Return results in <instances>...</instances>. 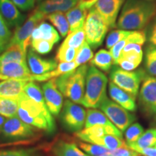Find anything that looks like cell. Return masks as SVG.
Here are the masks:
<instances>
[{
  "label": "cell",
  "instance_id": "cell-1",
  "mask_svg": "<svg viewBox=\"0 0 156 156\" xmlns=\"http://www.w3.org/2000/svg\"><path fill=\"white\" fill-rule=\"evenodd\" d=\"M156 15V4L145 0H126L117 27L121 30H140Z\"/></svg>",
  "mask_w": 156,
  "mask_h": 156
},
{
  "label": "cell",
  "instance_id": "cell-2",
  "mask_svg": "<svg viewBox=\"0 0 156 156\" xmlns=\"http://www.w3.org/2000/svg\"><path fill=\"white\" fill-rule=\"evenodd\" d=\"M17 101V116L23 122L48 134L56 131L55 121L46 106L36 103L27 97L25 93L19 98Z\"/></svg>",
  "mask_w": 156,
  "mask_h": 156
},
{
  "label": "cell",
  "instance_id": "cell-3",
  "mask_svg": "<svg viewBox=\"0 0 156 156\" xmlns=\"http://www.w3.org/2000/svg\"><path fill=\"white\" fill-rule=\"evenodd\" d=\"M88 66H80L77 69L55 78L62 94L73 102L82 104L85 90V82Z\"/></svg>",
  "mask_w": 156,
  "mask_h": 156
},
{
  "label": "cell",
  "instance_id": "cell-4",
  "mask_svg": "<svg viewBox=\"0 0 156 156\" xmlns=\"http://www.w3.org/2000/svg\"><path fill=\"white\" fill-rule=\"evenodd\" d=\"M108 78L94 66L88 67L85 82V95L82 104L87 108H99L107 97Z\"/></svg>",
  "mask_w": 156,
  "mask_h": 156
},
{
  "label": "cell",
  "instance_id": "cell-5",
  "mask_svg": "<svg viewBox=\"0 0 156 156\" xmlns=\"http://www.w3.org/2000/svg\"><path fill=\"white\" fill-rule=\"evenodd\" d=\"M145 75V72L142 69L136 71H125L117 65H114L111 69L110 79L111 82L136 98L140 84Z\"/></svg>",
  "mask_w": 156,
  "mask_h": 156
},
{
  "label": "cell",
  "instance_id": "cell-6",
  "mask_svg": "<svg viewBox=\"0 0 156 156\" xmlns=\"http://www.w3.org/2000/svg\"><path fill=\"white\" fill-rule=\"evenodd\" d=\"M108 29L99 13L94 7H91L84 24L85 40L91 48L95 49L102 45Z\"/></svg>",
  "mask_w": 156,
  "mask_h": 156
},
{
  "label": "cell",
  "instance_id": "cell-7",
  "mask_svg": "<svg viewBox=\"0 0 156 156\" xmlns=\"http://www.w3.org/2000/svg\"><path fill=\"white\" fill-rule=\"evenodd\" d=\"M36 135L34 126L23 122L17 116L6 119L1 132L2 140L5 142L34 139Z\"/></svg>",
  "mask_w": 156,
  "mask_h": 156
},
{
  "label": "cell",
  "instance_id": "cell-8",
  "mask_svg": "<svg viewBox=\"0 0 156 156\" xmlns=\"http://www.w3.org/2000/svg\"><path fill=\"white\" fill-rule=\"evenodd\" d=\"M86 112L83 107L71 101H65L60 114V120L63 127L68 132L80 131L85 126Z\"/></svg>",
  "mask_w": 156,
  "mask_h": 156
},
{
  "label": "cell",
  "instance_id": "cell-9",
  "mask_svg": "<svg viewBox=\"0 0 156 156\" xmlns=\"http://www.w3.org/2000/svg\"><path fill=\"white\" fill-rule=\"evenodd\" d=\"M99 108L122 133L136 120V116L134 114L108 97L104 99Z\"/></svg>",
  "mask_w": 156,
  "mask_h": 156
},
{
  "label": "cell",
  "instance_id": "cell-10",
  "mask_svg": "<svg viewBox=\"0 0 156 156\" xmlns=\"http://www.w3.org/2000/svg\"><path fill=\"white\" fill-rule=\"evenodd\" d=\"M45 18H46V15L36 9L24 24L17 27L13 36L11 37L7 46L17 44L20 46L23 49L28 51V46L30 44L31 35L33 31L38 26L39 23L43 22Z\"/></svg>",
  "mask_w": 156,
  "mask_h": 156
},
{
  "label": "cell",
  "instance_id": "cell-11",
  "mask_svg": "<svg viewBox=\"0 0 156 156\" xmlns=\"http://www.w3.org/2000/svg\"><path fill=\"white\" fill-rule=\"evenodd\" d=\"M141 106L146 114L156 117V77L145 75L139 93Z\"/></svg>",
  "mask_w": 156,
  "mask_h": 156
},
{
  "label": "cell",
  "instance_id": "cell-12",
  "mask_svg": "<svg viewBox=\"0 0 156 156\" xmlns=\"http://www.w3.org/2000/svg\"><path fill=\"white\" fill-rule=\"evenodd\" d=\"M42 90L48 110L54 116H58L63 107V95L58 89L55 78L44 83L42 85Z\"/></svg>",
  "mask_w": 156,
  "mask_h": 156
},
{
  "label": "cell",
  "instance_id": "cell-13",
  "mask_svg": "<svg viewBox=\"0 0 156 156\" xmlns=\"http://www.w3.org/2000/svg\"><path fill=\"white\" fill-rule=\"evenodd\" d=\"M126 0H98L93 7L105 21L108 28H114L121 8Z\"/></svg>",
  "mask_w": 156,
  "mask_h": 156
},
{
  "label": "cell",
  "instance_id": "cell-14",
  "mask_svg": "<svg viewBox=\"0 0 156 156\" xmlns=\"http://www.w3.org/2000/svg\"><path fill=\"white\" fill-rule=\"evenodd\" d=\"M27 62H9L0 64V80H21L30 82L32 77Z\"/></svg>",
  "mask_w": 156,
  "mask_h": 156
},
{
  "label": "cell",
  "instance_id": "cell-15",
  "mask_svg": "<svg viewBox=\"0 0 156 156\" xmlns=\"http://www.w3.org/2000/svg\"><path fill=\"white\" fill-rule=\"evenodd\" d=\"M27 62L30 73L34 75H42L50 73L57 67V62L54 59H46L38 56L31 48L27 55Z\"/></svg>",
  "mask_w": 156,
  "mask_h": 156
},
{
  "label": "cell",
  "instance_id": "cell-16",
  "mask_svg": "<svg viewBox=\"0 0 156 156\" xmlns=\"http://www.w3.org/2000/svg\"><path fill=\"white\" fill-rule=\"evenodd\" d=\"M111 134L122 138V132L116 126H102L95 125L88 128H85L83 130L76 132L75 136L82 141L88 142L90 140L94 138Z\"/></svg>",
  "mask_w": 156,
  "mask_h": 156
},
{
  "label": "cell",
  "instance_id": "cell-17",
  "mask_svg": "<svg viewBox=\"0 0 156 156\" xmlns=\"http://www.w3.org/2000/svg\"><path fill=\"white\" fill-rule=\"evenodd\" d=\"M0 15L7 25L19 27L25 20V16L20 13L11 0H0Z\"/></svg>",
  "mask_w": 156,
  "mask_h": 156
},
{
  "label": "cell",
  "instance_id": "cell-18",
  "mask_svg": "<svg viewBox=\"0 0 156 156\" xmlns=\"http://www.w3.org/2000/svg\"><path fill=\"white\" fill-rule=\"evenodd\" d=\"M108 94L113 101L126 110L129 112H135L136 110L135 98L112 82H110L108 84Z\"/></svg>",
  "mask_w": 156,
  "mask_h": 156
},
{
  "label": "cell",
  "instance_id": "cell-19",
  "mask_svg": "<svg viewBox=\"0 0 156 156\" xmlns=\"http://www.w3.org/2000/svg\"><path fill=\"white\" fill-rule=\"evenodd\" d=\"M28 81L21 80H5L0 82V98L18 100L24 93V88Z\"/></svg>",
  "mask_w": 156,
  "mask_h": 156
},
{
  "label": "cell",
  "instance_id": "cell-20",
  "mask_svg": "<svg viewBox=\"0 0 156 156\" xmlns=\"http://www.w3.org/2000/svg\"><path fill=\"white\" fill-rule=\"evenodd\" d=\"M89 9L78 2L73 8L65 13L69 25V32L84 27Z\"/></svg>",
  "mask_w": 156,
  "mask_h": 156
},
{
  "label": "cell",
  "instance_id": "cell-21",
  "mask_svg": "<svg viewBox=\"0 0 156 156\" xmlns=\"http://www.w3.org/2000/svg\"><path fill=\"white\" fill-rule=\"evenodd\" d=\"M51 152L54 156H90L81 151L74 142L59 140L54 144Z\"/></svg>",
  "mask_w": 156,
  "mask_h": 156
},
{
  "label": "cell",
  "instance_id": "cell-22",
  "mask_svg": "<svg viewBox=\"0 0 156 156\" xmlns=\"http://www.w3.org/2000/svg\"><path fill=\"white\" fill-rule=\"evenodd\" d=\"M40 39L48 41L55 44L59 41L60 36L53 26L47 23L41 22L33 31L30 41Z\"/></svg>",
  "mask_w": 156,
  "mask_h": 156
},
{
  "label": "cell",
  "instance_id": "cell-23",
  "mask_svg": "<svg viewBox=\"0 0 156 156\" xmlns=\"http://www.w3.org/2000/svg\"><path fill=\"white\" fill-rule=\"evenodd\" d=\"M27 51L17 44L7 46L6 49L0 55V64L9 62H27Z\"/></svg>",
  "mask_w": 156,
  "mask_h": 156
},
{
  "label": "cell",
  "instance_id": "cell-24",
  "mask_svg": "<svg viewBox=\"0 0 156 156\" xmlns=\"http://www.w3.org/2000/svg\"><path fill=\"white\" fill-rule=\"evenodd\" d=\"M142 58H143V51L141 45L128 44L123 48L119 60H126L134 64L137 67L142 62Z\"/></svg>",
  "mask_w": 156,
  "mask_h": 156
},
{
  "label": "cell",
  "instance_id": "cell-25",
  "mask_svg": "<svg viewBox=\"0 0 156 156\" xmlns=\"http://www.w3.org/2000/svg\"><path fill=\"white\" fill-rule=\"evenodd\" d=\"M126 144L130 149L136 153L144 148L153 147L156 144V128L148 129L136 141Z\"/></svg>",
  "mask_w": 156,
  "mask_h": 156
},
{
  "label": "cell",
  "instance_id": "cell-26",
  "mask_svg": "<svg viewBox=\"0 0 156 156\" xmlns=\"http://www.w3.org/2000/svg\"><path fill=\"white\" fill-rule=\"evenodd\" d=\"M88 142L102 146L108 151H114L118 148L125 147L127 145V144L122 140V138L111 135V134H106L101 137L94 138V139L90 140Z\"/></svg>",
  "mask_w": 156,
  "mask_h": 156
},
{
  "label": "cell",
  "instance_id": "cell-27",
  "mask_svg": "<svg viewBox=\"0 0 156 156\" xmlns=\"http://www.w3.org/2000/svg\"><path fill=\"white\" fill-rule=\"evenodd\" d=\"M92 66L98 68L101 71L108 73L111 70L113 64V58L110 51L106 49H101L93 56L90 61Z\"/></svg>",
  "mask_w": 156,
  "mask_h": 156
},
{
  "label": "cell",
  "instance_id": "cell-28",
  "mask_svg": "<svg viewBox=\"0 0 156 156\" xmlns=\"http://www.w3.org/2000/svg\"><path fill=\"white\" fill-rule=\"evenodd\" d=\"M95 125L114 126V124L108 119L104 113L96 110L95 108H89L86 112L85 128H88Z\"/></svg>",
  "mask_w": 156,
  "mask_h": 156
},
{
  "label": "cell",
  "instance_id": "cell-29",
  "mask_svg": "<svg viewBox=\"0 0 156 156\" xmlns=\"http://www.w3.org/2000/svg\"><path fill=\"white\" fill-rule=\"evenodd\" d=\"M46 18L57 29L62 37L67 36L69 32V25L64 12H55L48 15L46 16Z\"/></svg>",
  "mask_w": 156,
  "mask_h": 156
},
{
  "label": "cell",
  "instance_id": "cell-30",
  "mask_svg": "<svg viewBox=\"0 0 156 156\" xmlns=\"http://www.w3.org/2000/svg\"><path fill=\"white\" fill-rule=\"evenodd\" d=\"M85 41V30H84V27H82L77 30L69 32L61 46L64 47H71L79 49Z\"/></svg>",
  "mask_w": 156,
  "mask_h": 156
},
{
  "label": "cell",
  "instance_id": "cell-31",
  "mask_svg": "<svg viewBox=\"0 0 156 156\" xmlns=\"http://www.w3.org/2000/svg\"><path fill=\"white\" fill-rule=\"evenodd\" d=\"M24 93L32 101L43 106H46L43 90L38 84L33 81L27 83L24 88Z\"/></svg>",
  "mask_w": 156,
  "mask_h": 156
},
{
  "label": "cell",
  "instance_id": "cell-32",
  "mask_svg": "<svg viewBox=\"0 0 156 156\" xmlns=\"http://www.w3.org/2000/svg\"><path fill=\"white\" fill-rule=\"evenodd\" d=\"M18 110L17 100L0 98V115L5 118L16 116Z\"/></svg>",
  "mask_w": 156,
  "mask_h": 156
},
{
  "label": "cell",
  "instance_id": "cell-33",
  "mask_svg": "<svg viewBox=\"0 0 156 156\" xmlns=\"http://www.w3.org/2000/svg\"><path fill=\"white\" fill-rule=\"evenodd\" d=\"M0 156H43V154L39 147H28L1 150Z\"/></svg>",
  "mask_w": 156,
  "mask_h": 156
},
{
  "label": "cell",
  "instance_id": "cell-34",
  "mask_svg": "<svg viewBox=\"0 0 156 156\" xmlns=\"http://www.w3.org/2000/svg\"><path fill=\"white\" fill-rule=\"evenodd\" d=\"M145 65L147 73L156 77V46L149 44L146 48Z\"/></svg>",
  "mask_w": 156,
  "mask_h": 156
},
{
  "label": "cell",
  "instance_id": "cell-35",
  "mask_svg": "<svg viewBox=\"0 0 156 156\" xmlns=\"http://www.w3.org/2000/svg\"><path fill=\"white\" fill-rule=\"evenodd\" d=\"M93 57V52L90 46L87 44L86 41L84 42L82 46L78 50L77 54L76 56L75 62L76 64L80 67V66L83 65L87 62H90Z\"/></svg>",
  "mask_w": 156,
  "mask_h": 156
},
{
  "label": "cell",
  "instance_id": "cell-36",
  "mask_svg": "<svg viewBox=\"0 0 156 156\" xmlns=\"http://www.w3.org/2000/svg\"><path fill=\"white\" fill-rule=\"evenodd\" d=\"M78 50L71 47H64L60 46L56 56V61L58 62H74L77 56Z\"/></svg>",
  "mask_w": 156,
  "mask_h": 156
},
{
  "label": "cell",
  "instance_id": "cell-37",
  "mask_svg": "<svg viewBox=\"0 0 156 156\" xmlns=\"http://www.w3.org/2000/svg\"><path fill=\"white\" fill-rule=\"evenodd\" d=\"M77 145L79 146V147L81 150H83L84 152H85L90 156H98L105 155V154H107L109 152L108 150L102 147V146L83 141L78 142Z\"/></svg>",
  "mask_w": 156,
  "mask_h": 156
},
{
  "label": "cell",
  "instance_id": "cell-38",
  "mask_svg": "<svg viewBox=\"0 0 156 156\" xmlns=\"http://www.w3.org/2000/svg\"><path fill=\"white\" fill-rule=\"evenodd\" d=\"M130 32H131V30H121V29L112 30L107 36L106 41V48L108 49L112 48L117 43H119L124 38H125L130 34Z\"/></svg>",
  "mask_w": 156,
  "mask_h": 156
},
{
  "label": "cell",
  "instance_id": "cell-39",
  "mask_svg": "<svg viewBox=\"0 0 156 156\" xmlns=\"http://www.w3.org/2000/svg\"><path fill=\"white\" fill-rule=\"evenodd\" d=\"M143 133L144 129L142 126L139 123L135 122L126 129L124 132V135L127 143H130L136 141Z\"/></svg>",
  "mask_w": 156,
  "mask_h": 156
},
{
  "label": "cell",
  "instance_id": "cell-40",
  "mask_svg": "<svg viewBox=\"0 0 156 156\" xmlns=\"http://www.w3.org/2000/svg\"><path fill=\"white\" fill-rule=\"evenodd\" d=\"M31 48L34 51L40 54H46L49 53L53 48V43L46 40H34L30 41Z\"/></svg>",
  "mask_w": 156,
  "mask_h": 156
},
{
  "label": "cell",
  "instance_id": "cell-41",
  "mask_svg": "<svg viewBox=\"0 0 156 156\" xmlns=\"http://www.w3.org/2000/svg\"><path fill=\"white\" fill-rule=\"evenodd\" d=\"M138 154L135 151H132L128 147V145L125 147H122L118 149L114 150V151H109V152L106 155L108 156H132Z\"/></svg>",
  "mask_w": 156,
  "mask_h": 156
},
{
  "label": "cell",
  "instance_id": "cell-42",
  "mask_svg": "<svg viewBox=\"0 0 156 156\" xmlns=\"http://www.w3.org/2000/svg\"><path fill=\"white\" fill-rule=\"evenodd\" d=\"M0 37L3 39L7 44H9L11 38V32L9 31L7 24L5 20L0 15Z\"/></svg>",
  "mask_w": 156,
  "mask_h": 156
},
{
  "label": "cell",
  "instance_id": "cell-43",
  "mask_svg": "<svg viewBox=\"0 0 156 156\" xmlns=\"http://www.w3.org/2000/svg\"><path fill=\"white\" fill-rule=\"evenodd\" d=\"M37 140L38 139H37V137H36V138H34V139L21 140V141L4 142V143H0V148L7 147H15V146H27V145L34 144Z\"/></svg>",
  "mask_w": 156,
  "mask_h": 156
},
{
  "label": "cell",
  "instance_id": "cell-44",
  "mask_svg": "<svg viewBox=\"0 0 156 156\" xmlns=\"http://www.w3.org/2000/svg\"><path fill=\"white\" fill-rule=\"evenodd\" d=\"M13 3L22 10H28L34 7L35 0H11Z\"/></svg>",
  "mask_w": 156,
  "mask_h": 156
},
{
  "label": "cell",
  "instance_id": "cell-45",
  "mask_svg": "<svg viewBox=\"0 0 156 156\" xmlns=\"http://www.w3.org/2000/svg\"><path fill=\"white\" fill-rule=\"evenodd\" d=\"M79 0H62L61 5L59 6L58 12H67L73 8L77 5Z\"/></svg>",
  "mask_w": 156,
  "mask_h": 156
},
{
  "label": "cell",
  "instance_id": "cell-46",
  "mask_svg": "<svg viewBox=\"0 0 156 156\" xmlns=\"http://www.w3.org/2000/svg\"><path fill=\"white\" fill-rule=\"evenodd\" d=\"M147 40L150 44L156 46V18L152 24L151 28L147 34Z\"/></svg>",
  "mask_w": 156,
  "mask_h": 156
},
{
  "label": "cell",
  "instance_id": "cell-47",
  "mask_svg": "<svg viewBox=\"0 0 156 156\" xmlns=\"http://www.w3.org/2000/svg\"><path fill=\"white\" fill-rule=\"evenodd\" d=\"M137 153L143 156H156V147L153 146V147L144 148L138 151Z\"/></svg>",
  "mask_w": 156,
  "mask_h": 156
},
{
  "label": "cell",
  "instance_id": "cell-48",
  "mask_svg": "<svg viewBox=\"0 0 156 156\" xmlns=\"http://www.w3.org/2000/svg\"><path fill=\"white\" fill-rule=\"evenodd\" d=\"M98 0H79V2L81 5H83V7H85V8L90 9L91 7H93V6Z\"/></svg>",
  "mask_w": 156,
  "mask_h": 156
},
{
  "label": "cell",
  "instance_id": "cell-49",
  "mask_svg": "<svg viewBox=\"0 0 156 156\" xmlns=\"http://www.w3.org/2000/svg\"><path fill=\"white\" fill-rule=\"evenodd\" d=\"M7 45L8 44H7V43H6L3 39L0 37V54L7 48Z\"/></svg>",
  "mask_w": 156,
  "mask_h": 156
},
{
  "label": "cell",
  "instance_id": "cell-50",
  "mask_svg": "<svg viewBox=\"0 0 156 156\" xmlns=\"http://www.w3.org/2000/svg\"><path fill=\"white\" fill-rule=\"evenodd\" d=\"M5 117H4L0 115V134H1V132H2V126L4 125V123L5 122Z\"/></svg>",
  "mask_w": 156,
  "mask_h": 156
},
{
  "label": "cell",
  "instance_id": "cell-51",
  "mask_svg": "<svg viewBox=\"0 0 156 156\" xmlns=\"http://www.w3.org/2000/svg\"><path fill=\"white\" fill-rule=\"evenodd\" d=\"M132 156H140V155H138V154H136V155H132Z\"/></svg>",
  "mask_w": 156,
  "mask_h": 156
},
{
  "label": "cell",
  "instance_id": "cell-52",
  "mask_svg": "<svg viewBox=\"0 0 156 156\" xmlns=\"http://www.w3.org/2000/svg\"><path fill=\"white\" fill-rule=\"evenodd\" d=\"M145 1H152V0H145Z\"/></svg>",
  "mask_w": 156,
  "mask_h": 156
},
{
  "label": "cell",
  "instance_id": "cell-53",
  "mask_svg": "<svg viewBox=\"0 0 156 156\" xmlns=\"http://www.w3.org/2000/svg\"><path fill=\"white\" fill-rule=\"evenodd\" d=\"M155 147H156V144H155Z\"/></svg>",
  "mask_w": 156,
  "mask_h": 156
},
{
  "label": "cell",
  "instance_id": "cell-54",
  "mask_svg": "<svg viewBox=\"0 0 156 156\" xmlns=\"http://www.w3.org/2000/svg\"><path fill=\"white\" fill-rule=\"evenodd\" d=\"M39 1H41V0H39Z\"/></svg>",
  "mask_w": 156,
  "mask_h": 156
}]
</instances>
